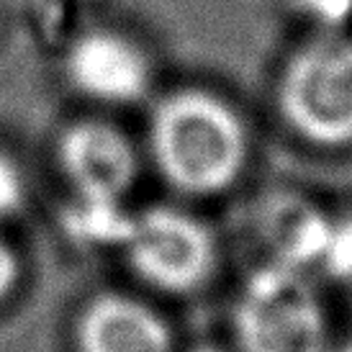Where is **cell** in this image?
I'll return each instance as SVG.
<instances>
[{
    "instance_id": "9c48e42d",
    "label": "cell",
    "mask_w": 352,
    "mask_h": 352,
    "mask_svg": "<svg viewBox=\"0 0 352 352\" xmlns=\"http://www.w3.org/2000/svg\"><path fill=\"white\" fill-rule=\"evenodd\" d=\"M314 21H322V31H340L337 23L352 10V0H298Z\"/></svg>"
},
{
    "instance_id": "7a4b0ae2",
    "label": "cell",
    "mask_w": 352,
    "mask_h": 352,
    "mask_svg": "<svg viewBox=\"0 0 352 352\" xmlns=\"http://www.w3.org/2000/svg\"><path fill=\"white\" fill-rule=\"evenodd\" d=\"M275 103L291 131L316 147L352 144V36L319 31L285 59Z\"/></svg>"
},
{
    "instance_id": "8fae6325",
    "label": "cell",
    "mask_w": 352,
    "mask_h": 352,
    "mask_svg": "<svg viewBox=\"0 0 352 352\" xmlns=\"http://www.w3.org/2000/svg\"><path fill=\"white\" fill-rule=\"evenodd\" d=\"M344 352H352V350H344Z\"/></svg>"
},
{
    "instance_id": "3957f363",
    "label": "cell",
    "mask_w": 352,
    "mask_h": 352,
    "mask_svg": "<svg viewBox=\"0 0 352 352\" xmlns=\"http://www.w3.org/2000/svg\"><path fill=\"white\" fill-rule=\"evenodd\" d=\"M239 352H329V324L322 298L303 270L291 265L260 267L234 306Z\"/></svg>"
},
{
    "instance_id": "ba28073f",
    "label": "cell",
    "mask_w": 352,
    "mask_h": 352,
    "mask_svg": "<svg viewBox=\"0 0 352 352\" xmlns=\"http://www.w3.org/2000/svg\"><path fill=\"white\" fill-rule=\"evenodd\" d=\"M23 173L16 160L0 149V219L19 211L23 204Z\"/></svg>"
},
{
    "instance_id": "30bf717a",
    "label": "cell",
    "mask_w": 352,
    "mask_h": 352,
    "mask_svg": "<svg viewBox=\"0 0 352 352\" xmlns=\"http://www.w3.org/2000/svg\"><path fill=\"white\" fill-rule=\"evenodd\" d=\"M21 265L16 250L8 245V239L0 234V301L13 291V285L19 283Z\"/></svg>"
},
{
    "instance_id": "52a82bcc",
    "label": "cell",
    "mask_w": 352,
    "mask_h": 352,
    "mask_svg": "<svg viewBox=\"0 0 352 352\" xmlns=\"http://www.w3.org/2000/svg\"><path fill=\"white\" fill-rule=\"evenodd\" d=\"M80 352H173L165 319L131 296L103 294L78 322Z\"/></svg>"
},
{
    "instance_id": "8992f818",
    "label": "cell",
    "mask_w": 352,
    "mask_h": 352,
    "mask_svg": "<svg viewBox=\"0 0 352 352\" xmlns=\"http://www.w3.org/2000/svg\"><path fill=\"white\" fill-rule=\"evenodd\" d=\"M57 160L78 198L85 201L121 204L139 173V157L131 139L98 118L69 124L59 134Z\"/></svg>"
},
{
    "instance_id": "277c9868",
    "label": "cell",
    "mask_w": 352,
    "mask_h": 352,
    "mask_svg": "<svg viewBox=\"0 0 352 352\" xmlns=\"http://www.w3.org/2000/svg\"><path fill=\"white\" fill-rule=\"evenodd\" d=\"M121 245L134 273L167 294H190L211 278L216 242L211 229L188 211L152 206L131 216Z\"/></svg>"
},
{
    "instance_id": "5b68a950",
    "label": "cell",
    "mask_w": 352,
    "mask_h": 352,
    "mask_svg": "<svg viewBox=\"0 0 352 352\" xmlns=\"http://www.w3.org/2000/svg\"><path fill=\"white\" fill-rule=\"evenodd\" d=\"M62 72L78 96L100 106H134L149 96L155 65L134 36L88 29L67 44Z\"/></svg>"
},
{
    "instance_id": "6da1fadb",
    "label": "cell",
    "mask_w": 352,
    "mask_h": 352,
    "mask_svg": "<svg viewBox=\"0 0 352 352\" xmlns=\"http://www.w3.org/2000/svg\"><path fill=\"white\" fill-rule=\"evenodd\" d=\"M149 155L167 183L190 196L221 193L250 157L245 118L229 100L201 88H180L149 113Z\"/></svg>"
}]
</instances>
